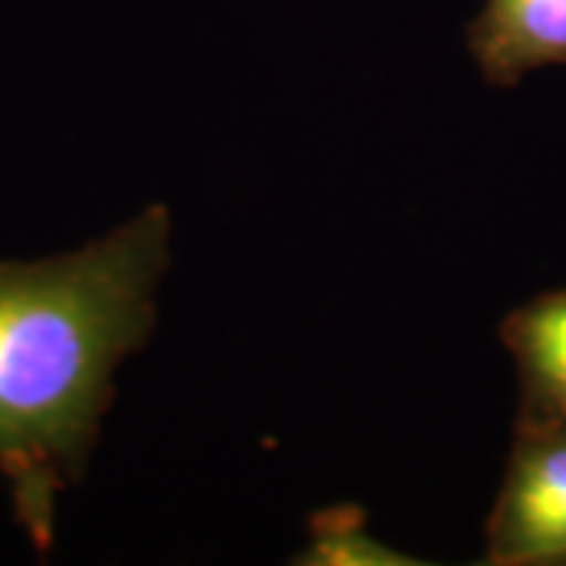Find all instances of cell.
Returning <instances> with one entry per match:
<instances>
[{"instance_id": "4", "label": "cell", "mask_w": 566, "mask_h": 566, "mask_svg": "<svg viewBox=\"0 0 566 566\" xmlns=\"http://www.w3.org/2000/svg\"><path fill=\"white\" fill-rule=\"evenodd\" d=\"M501 340L520 371V419H566V290L513 308Z\"/></svg>"}, {"instance_id": "1", "label": "cell", "mask_w": 566, "mask_h": 566, "mask_svg": "<svg viewBox=\"0 0 566 566\" xmlns=\"http://www.w3.org/2000/svg\"><path fill=\"white\" fill-rule=\"evenodd\" d=\"M167 264L164 205L76 252L0 262V475L39 554L95 453L117 368L151 337Z\"/></svg>"}, {"instance_id": "5", "label": "cell", "mask_w": 566, "mask_h": 566, "mask_svg": "<svg viewBox=\"0 0 566 566\" xmlns=\"http://www.w3.org/2000/svg\"><path fill=\"white\" fill-rule=\"evenodd\" d=\"M296 564L315 566H397L419 564L412 557L397 554L394 547L381 545L368 535L365 513L359 506H331L312 520V542Z\"/></svg>"}, {"instance_id": "2", "label": "cell", "mask_w": 566, "mask_h": 566, "mask_svg": "<svg viewBox=\"0 0 566 566\" xmlns=\"http://www.w3.org/2000/svg\"><path fill=\"white\" fill-rule=\"evenodd\" d=\"M485 564L566 566V419H520L485 528Z\"/></svg>"}, {"instance_id": "3", "label": "cell", "mask_w": 566, "mask_h": 566, "mask_svg": "<svg viewBox=\"0 0 566 566\" xmlns=\"http://www.w3.org/2000/svg\"><path fill=\"white\" fill-rule=\"evenodd\" d=\"M469 51L494 85L566 63V0H485L469 25Z\"/></svg>"}]
</instances>
